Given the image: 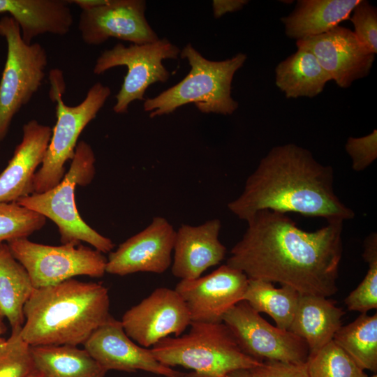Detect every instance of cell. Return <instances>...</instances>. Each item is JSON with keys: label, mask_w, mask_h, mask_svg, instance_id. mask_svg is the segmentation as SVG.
<instances>
[{"label": "cell", "mask_w": 377, "mask_h": 377, "mask_svg": "<svg viewBox=\"0 0 377 377\" xmlns=\"http://www.w3.org/2000/svg\"><path fill=\"white\" fill-rule=\"evenodd\" d=\"M230 250L226 265L248 279L288 286L300 295L325 297L337 290L343 221L331 220L306 231L285 213L261 210Z\"/></svg>", "instance_id": "1"}, {"label": "cell", "mask_w": 377, "mask_h": 377, "mask_svg": "<svg viewBox=\"0 0 377 377\" xmlns=\"http://www.w3.org/2000/svg\"><path fill=\"white\" fill-rule=\"evenodd\" d=\"M228 208L246 221L265 209L322 217L327 221H344L355 216L353 210L335 193L332 168L321 164L309 150L293 143L272 148Z\"/></svg>", "instance_id": "2"}, {"label": "cell", "mask_w": 377, "mask_h": 377, "mask_svg": "<svg viewBox=\"0 0 377 377\" xmlns=\"http://www.w3.org/2000/svg\"><path fill=\"white\" fill-rule=\"evenodd\" d=\"M24 316L20 334L30 346L83 345L112 316L108 290L101 283L73 278L34 288Z\"/></svg>", "instance_id": "3"}, {"label": "cell", "mask_w": 377, "mask_h": 377, "mask_svg": "<svg viewBox=\"0 0 377 377\" xmlns=\"http://www.w3.org/2000/svg\"><path fill=\"white\" fill-rule=\"evenodd\" d=\"M179 55L188 61L191 70L177 84L145 100L143 109L150 112L149 117L169 114L189 103H194L202 113L233 114L239 104L231 96L232 81L245 63L246 55L240 52L223 61H211L191 43L181 50Z\"/></svg>", "instance_id": "4"}, {"label": "cell", "mask_w": 377, "mask_h": 377, "mask_svg": "<svg viewBox=\"0 0 377 377\" xmlns=\"http://www.w3.org/2000/svg\"><path fill=\"white\" fill-rule=\"evenodd\" d=\"M189 326L188 333L165 337L152 346L150 350L159 362L191 369V377H224L263 362L244 353L223 322H191Z\"/></svg>", "instance_id": "5"}, {"label": "cell", "mask_w": 377, "mask_h": 377, "mask_svg": "<svg viewBox=\"0 0 377 377\" xmlns=\"http://www.w3.org/2000/svg\"><path fill=\"white\" fill-rule=\"evenodd\" d=\"M95 154L91 145L79 141L70 169L55 187L19 199L16 202L52 220L58 227L62 244L84 242L103 253H110L114 244L87 225L79 214L75 203L77 185L89 184L95 175Z\"/></svg>", "instance_id": "6"}, {"label": "cell", "mask_w": 377, "mask_h": 377, "mask_svg": "<svg viewBox=\"0 0 377 377\" xmlns=\"http://www.w3.org/2000/svg\"><path fill=\"white\" fill-rule=\"evenodd\" d=\"M50 98L56 103L57 121L40 168L33 181L34 193L45 192L58 185L65 173V164L72 160L77 140L84 128L97 115L109 98L111 90L101 82L92 85L84 100L68 106L62 100L65 84L59 70L51 71Z\"/></svg>", "instance_id": "7"}, {"label": "cell", "mask_w": 377, "mask_h": 377, "mask_svg": "<svg viewBox=\"0 0 377 377\" xmlns=\"http://www.w3.org/2000/svg\"><path fill=\"white\" fill-rule=\"evenodd\" d=\"M0 36L7 54L0 80V141L7 135L15 114L40 87L45 76L47 54L38 43L27 44L20 27L9 15L0 19Z\"/></svg>", "instance_id": "8"}, {"label": "cell", "mask_w": 377, "mask_h": 377, "mask_svg": "<svg viewBox=\"0 0 377 377\" xmlns=\"http://www.w3.org/2000/svg\"><path fill=\"white\" fill-rule=\"evenodd\" d=\"M6 244L27 271L35 288L54 286L76 276L100 278L106 273L107 258L103 253L80 243L50 246L20 237Z\"/></svg>", "instance_id": "9"}, {"label": "cell", "mask_w": 377, "mask_h": 377, "mask_svg": "<svg viewBox=\"0 0 377 377\" xmlns=\"http://www.w3.org/2000/svg\"><path fill=\"white\" fill-rule=\"evenodd\" d=\"M180 52L177 46L165 38L153 43L129 46L119 43L101 54L93 73L100 75L116 66L127 67V73L113 106L114 112L126 113L133 101L145 100L144 96L150 85L168 80L170 73L163 61L177 59Z\"/></svg>", "instance_id": "10"}, {"label": "cell", "mask_w": 377, "mask_h": 377, "mask_svg": "<svg viewBox=\"0 0 377 377\" xmlns=\"http://www.w3.org/2000/svg\"><path fill=\"white\" fill-rule=\"evenodd\" d=\"M222 322L246 355L259 361L306 363L309 349L306 342L289 330L274 327L244 300L232 306Z\"/></svg>", "instance_id": "11"}, {"label": "cell", "mask_w": 377, "mask_h": 377, "mask_svg": "<svg viewBox=\"0 0 377 377\" xmlns=\"http://www.w3.org/2000/svg\"><path fill=\"white\" fill-rule=\"evenodd\" d=\"M121 323L132 340L148 348L172 334L182 335L191 319L186 303L175 289L158 288L127 310Z\"/></svg>", "instance_id": "12"}, {"label": "cell", "mask_w": 377, "mask_h": 377, "mask_svg": "<svg viewBox=\"0 0 377 377\" xmlns=\"http://www.w3.org/2000/svg\"><path fill=\"white\" fill-rule=\"evenodd\" d=\"M143 0H108L105 4L82 10L78 29L87 45H97L110 38L145 44L159 39L145 17Z\"/></svg>", "instance_id": "13"}, {"label": "cell", "mask_w": 377, "mask_h": 377, "mask_svg": "<svg viewBox=\"0 0 377 377\" xmlns=\"http://www.w3.org/2000/svg\"><path fill=\"white\" fill-rule=\"evenodd\" d=\"M248 279L242 271L225 264L206 276L181 280L175 290L186 303L191 322L218 323L243 300Z\"/></svg>", "instance_id": "14"}, {"label": "cell", "mask_w": 377, "mask_h": 377, "mask_svg": "<svg viewBox=\"0 0 377 377\" xmlns=\"http://www.w3.org/2000/svg\"><path fill=\"white\" fill-rule=\"evenodd\" d=\"M296 45L311 52L341 88H348L367 76L375 60V54L358 40L353 31L339 25L324 34L297 40Z\"/></svg>", "instance_id": "15"}, {"label": "cell", "mask_w": 377, "mask_h": 377, "mask_svg": "<svg viewBox=\"0 0 377 377\" xmlns=\"http://www.w3.org/2000/svg\"><path fill=\"white\" fill-rule=\"evenodd\" d=\"M176 230L163 216H154L142 230L109 253L106 272L125 276L137 272L162 274L172 264Z\"/></svg>", "instance_id": "16"}, {"label": "cell", "mask_w": 377, "mask_h": 377, "mask_svg": "<svg viewBox=\"0 0 377 377\" xmlns=\"http://www.w3.org/2000/svg\"><path fill=\"white\" fill-rule=\"evenodd\" d=\"M83 346L107 371L142 370L165 377L184 375L159 362L150 349L135 344L126 334L121 321L112 316L95 330Z\"/></svg>", "instance_id": "17"}, {"label": "cell", "mask_w": 377, "mask_h": 377, "mask_svg": "<svg viewBox=\"0 0 377 377\" xmlns=\"http://www.w3.org/2000/svg\"><path fill=\"white\" fill-rule=\"evenodd\" d=\"M221 223L209 220L198 226L182 224L176 230L172 274L181 280L195 279L225 258L226 248L219 236Z\"/></svg>", "instance_id": "18"}, {"label": "cell", "mask_w": 377, "mask_h": 377, "mask_svg": "<svg viewBox=\"0 0 377 377\" xmlns=\"http://www.w3.org/2000/svg\"><path fill=\"white\" fill-rule=\"evenodd\" d=\"M22 139L0 174V203L14 202L34 193L33 181L48 147L52 128L31 119L23 125Z\"/></svg>", "instance_id": "19"}, {"label": "cell", "mask_w": 377, "mask_h": 377, "mask_svg": "<svg viewBox=\"0 0 377 377\" xmlns=\"http://www.w3.org/2000/svg\"><path fill=\"white\" fill-rule=\"evenodd\" d=\"M68 0H0V14H9L18 24L23 40L32 43L41 34L63 36L73 23Z\"/></svg>", "instance_id": "20"}, {"label": "cell", "mask_w": 377, "mask_h": 377, "mask_svg": "<svg viewBox=\"0 0 377 377\" xmlns=\"http://www.w3.org/2000/svg\"><path fill=\"white\" fill-rule=\"evenodd\" d=\"M336 302L327 297L300 295L289 331L302 338L309 353L315 352L333 340L342 326L345 314Z\"/></svg>", "instance_id": "21"}, {"label": "cell", "mask_w": 377, "mask_h": 377, "mask_svg": "<svg viewBox=\"0 0 377 377\" xmlns=\"http://www.w3.org/2000/svg\"><path fill=\"white\" fill-rule=\"evenodd\" d=\"M360 0H299L295 9L281 18L285 33L300 40L331 30L348 20Z\"/></svg>", "instance_id": "22"}, {"label": "cell", "mask_w": 377, "mask_h": 377, "mask_svg": "<svg viewBox=\"0 0 377 377\" xmlns=\"http://www.w3.org/2000/svg\"><path fill=\"white\" fill-rule=\"evenodd\" d=\"M33 370L45 377H105L103 369L84 348L70 345L30 346Z\"/></svg>", "instance_id": "23"}, {"label": "cell", "mask_w": 377, "mask_h": 377, "mask_svg": "<svg viewBox=\"0 0 377 377\" xmlns=\"http://www.w3.org/2000/svg\"><path fill=\"white\" fill-rule=\"evenodd\" d=\"M275 83L287 98H313L331 79L309 50H297L275 68Z\"/></svg>", "instance_id": "24"}, {"label": "cell", "mask_w": 377, "mask_h": 377, "mask_svg": "<svg viewBox=\"0 0 377 377\" xmlns=\"http://www.w3.org/2000/svg\"><path fill=\"white\" fill-rule=\"evenodd\" d=\"M34 287L23 267L13 256L6 242L0 243V320H8L11 330L24 323V306Z\"/></svg>", "instance_id": "25"}, {"label": "cell", "mask_w": 377, "mask_h": 377, "mask_svg": "<svg viewBox=\"0 0 377 377\" xmlns=\"http://www.w3.org/2000/svg\"><path fill=\"white\" fill-rule=\"evenodd\" d=\"M300 296V294L290 286L276 288L270 281L249 279L243 300L256 312L270 316L278 328L288 330Z\"/></svg>", "instance_id": "26"}, {"label": "cell", "mask_w": 377, "mask_h": 377, "mask_svg": "<svg viewBox=\"0 0 377 377\" xmlns=\"http://www.w3.org/2000/svg\"><path fill=\"white\" fill-rule=\"evenodd\" d=\"M363 370L377 371V313H361L341 326L333 340Z\"/></svg>", "instance_id": "27"}, {"label": "cell", "mask_w": 377, "mask_h": 377, "mask_svg": "<svg viewBox=\"0 0 377 377\" xmlns=\"http://www.w3.org/2000/svg\"><path fill=\"white\" fill-rule=\"evenodd\" d=\"M306 365L309 377H368L333 341L320 349L309 353Z\"/></svg>", "instance_id": "28"}, {"label": "cell", "mask_w": 377, "mask_h": 377, "mask_svg": "<svg viewBox=\"0 0 377 377\" xmlns=\"http://www.w3.org/2000/svg\"><path fill=\"white\" fill-rule=\"evenodd\" d=\"M363 259L368 264L367 272L357 287L344 302L350 311L367 313L377 308V234L371 232L364 240Z\"/></svg>", "instance_id": "29"}, {"label": "cell", "mask_w": 377, "mask_h": 377, "mask_svg": "<svg viewBox=\"0 0 377 377\" xmlns=\"http://www.w3.org/2000/svg\"><path fill=\"white\" fill-rule=\"evenodd\" d=\"M45 223V216L15 202L0 203V243L28 237Z\"/></svg>", "instance_id": "30"}, {"label": "cell", "mask_w": 377, "mask_h": 377, "mask_svg": "<svg viewBox=\"0 0 377 377\" xmlns=\"http://www.w3.org/2000/svg\"><path fill=\"white\" fill-rule=\"evenodd\" d=\"M21 329L0 339V377H27L33 371L30 346L22 338Z\"/></svg>", "instance_id": "31"}, {"label": "cell", "mask_w": 377, "mask_h": 377, "mask_svg": "<svg viewBox=\"0 0 377 377\" xmlns=\"http://www.w3.org/2000/svg\"><path fill=\"white\" fill-rule=\"evenodd\" d=\"M350 20L354 34L370 52L377 53V9L367 1L360 0L353 8Z\"/></svg>", "instance_id": "32"}, {"label": "cell", "mask_w": 377, "mask_h": 377, "mask_svg": "<svg viewBox=\"0 0 377 377\" xmlns=\"http://www.w3.org/2000/svg\"><path fill=\"white\" fill-rule=\"evenodd\" d=\"M345 149L356 172L367 168L377 158V131L362 137H350L345 144Z\"/></svg>", "instance_id": "33"}, {"label": "cell", "mask_w": 377, "mask_h": 377, "mask_svg": "<svg viewBox=\"0 0 377 377\" xmlns=\"http://www.w3.org/2000/svg\"><path fill=\"white\" fill-rule=\"evenodd\" d=\"M249 371L251 377H309L306 363L265 360Z\"/></svg>", "instance_id": "34"}, {"label": "cell", "mask_w": 377, "mask_h": 377, "mask_svg": "<svg viewBox=\"0 0 377 377\" xmlns=\"http://www.w3.org/2000/svg\"><path fill=\"white\" fill-rule=\"evenodd\" d=\"M249 3L247 0H214L213 13L215 18H219L228 13L241 10Z\"/></svg>", "instance_id": "35"}, {"label": "cell", "mask_w": 377, "mask_h": 377, "mask_svg": "<svg viewBox=\"0 0 377 377\" xmlns=\"http://www.w3.org/2000/svg\"><path fill=\"white\" fill-rule=\"evenodd\" d=\"M108 0H68L70 4L78 6L81 10L94 8L105 4Z\"/></svg>", "instance_id": "36"}, {"label": "cell", "mask_w": 377, "mask_h": 377, "mask_svg": "<svg viewBox=\"0 0 377 377\" xmlns=\"http://www.w3.org/2000/svg\"><path fill=\"white\" fill-rule=\"evenodd\" d=\"M224 377H251L249 369H237L228 374Z\"/></svg>", "instance_id": "37"}, {"label": "cell", "mask_w": 377, "mask_h": 377, "mask_svg": "<svg viewBox=\"0 0 377 377\" xmlns=\"http://www.w3.org/2000/svg\"><path fill=\"white\" fill-rule=\"evenodd\" d=\"M6 330H7V327L6 324L4 323L3 320H0V339L1 338V336L5 334Z\"/></svg>", "instance_id": "38"}, {"label": "cell", "mask_w": 377, "mask_h": 377, "mask_svg": "<svg viewBox=\"0 0 377 377\" xmlns=\"http://www.w3.org/2000/svg\"><path fill=\"white\" fill-rule=\"evenodd\" d=\"M27 377H45V376H43L40 374L33 370L32 372Z\"/></svg>", "instance_id": "39"}, {"label": "cell", "mask_w": 377, "mask_h": 377, "mask_svg": "<svg viewBox=\"0 0 377 377\" xmlns=\"http://www.w3.org/2000/svg\"><path fill=\"white\" fill-rule=\"evenodd\" d=\"M176 377H191V376H188V374H186L182 376H176Z\"/></svg>", "instance_id": "40"}, {"label": "cell", "mask_w": 377, "mask_h": 377, "mask_svg": "<svg viewBox=\"0 0 377 377\" xmlns=\"http://www.w3.org/2000/svg\"><path fill=\"white\" fill-rule=\"evenodd\" d=\"M371 377H377V375L376 374H374L373 376H371Z\"/></svg>", "instance_id": "41"}, {"label": "cell", "mask_w": 377, "mask_h": 377, "mask_svg": "<svg viewBox=\"0 0 377 377\" xmlns=\"http://www.w3.org/2000/svg\"><path fill=\"white\" fill-rule=\"evenodd\" d=\"M1 142V141H0Z\"/></svg>", "instance_id": "42"}]
</instances>
